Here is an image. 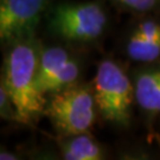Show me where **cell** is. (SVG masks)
<instances>
[{"instance_id": "cell-1", "label": "cell", "mask_w": 160, "mask_h": 160, "mask_svg": "<svg viewBox=\"0 0 160 160\" xmlns=\"http://www.w3.org/2000/svg\"><path fill=\"white\" fill-rule=\"evenodd\" d=\"M40 48L34 37L10 44L4 58L1 82L11 97L17 121L32 123L44 114L46 100L37 83Z\"/></svg>"}, {"instance_id": "cell-2", "label": "cell", "mask_w": 160, "mask_h": 160, "mask_svg": "<svg viewBox=\"0 0 160 160\" xmlns=\"http://www.w3.org/2000/svg\"><path fill=\"white\" fill-rule=\"evenodd\" d=\"M92 92L96 107L104 120L116 126L129 125L132 104L135 100L134 83L119 64L112 59L98 64Z\"/></svg>"}, {"instance_id": "cell-3", "label": "cell", "mask_w": 160, "mask_h": 160, "mask_svg": "<svg viewBox=\"0 0 160 160\" xmlns=\"http://www.w3.org/2000/svg\"><path fill=\"white\" fill-rule=\"evenodd\" d=\"M96 101L92 88L74 84L46 100L44 115L64 137L87 133L96 119Z\"/></svg>"}, {"instance_id": "cell-4", "label": "cell", "mask_w": 160, "mask_h": 160, "mask_svg": "<svg viewBox=\"0 0 160 160\" xmlns=\"http://www.w3.org/2000/svg\"><path fill=\"white\" fill-rule=\"evenodd\" d=\"M49 28L59 38L75 43H90L100 38L107 26V14L96 1L63 2L49 13Z\"/></svg>"}, {"instance_id": "cell-5", "label": "cell", "mask_w": 160, "mask_h": 160, "mask_svg": "<svg viewBox=\"0 0 160 160\" xmlns=\"http://www.w3.org/2000/svg\"><path fill=\"white\" fill-rule=\"evenodd\" d=\"M50 0H0V38L5 43L34 37Z\"/></svg>"}, {"instance_id": "cell-6", "label": "cell", "mask_w": 160, "mask_h": 160, "mask_svg": "<svg viewBox=\"0 0 160 160\" xmlns=\"http://www.w3.org/2000/svg\"><path fill=\"white\" fill-rule=\"evenodd\" d=\"M135 101L140 108L151 113H160V65L138 72L134 80Z\"/></svg>"}, {"instance_id": "cell-7", "label": "cell", "mask_w": 160, "mask_h": 160, "mask_svg": "<svg viewBox=\"0 0 160 160\" xmlns=\"http://www.w3.org/2000/svg\"><path fill=\"white\" fill-rule=\"evenodd\" d=\"M59 146L63 159L67 160H101L104 158L102 146L89 132L65 137Z\"/></svg>"}, {"instance_id": "cell-8", "label": "cell", "mask_w": 160, "mask_h": 160, "mask_svg": "<svg viewBox=\"0 0 160 160\" xmlns=\"http://www.w3.org/2000/svg\"><path fill=\"white\" fill-rule=\"evenodd\" d=\"M70 58L71 57L69 56L68 51L61 46H50L40 51L38 75H37V83L39 92L42 86L56 74Z\"/></svg>"}, {"instance_id": "cell-9", "label": "cell", "mask_w": 160, "mask_h": 160, "mask_svg": "<svg viewBox=\"0 0 160 160\" xmlns=\"http://www.w3.org/2000/svg\"><path fill=\"white\" fill-rule=\"evenodd\" d=\"M80 72L81 69L78 62L74 58H70L56 74L53 75L52 77H50L42 86L40 92L44 96H48V95L56 94V92L67 89L69 87L74 86L77 82Z\"/></svg>"}, {"instance_id": "cell-10", "label": "cell", "mask_w": 160, "mask_h": 160, "mask_svg": "<svg viewBox=\"0 0 160 160\" xmlns=\"http://www.w3.org/2000/svg\"><path fill=\"white\" fill-rule=\"evenodd\" d=\"M127 55L135 62H154L160 57V38L148 39L133 32L127 44Z\"/></svg>"}, {"instance_id": "cell-11", "label": "cell", "mask_w": 160, "mask_h": 160, "mask_svg": "<svg viewBox=\"0 0 160 160\" xmlns=\"http://www.w3.org/2000/svg\"><path fill=\"white\" fill-rule=\"evenodd\" d=\"M118 5L134 12H148L160 6V0H114Z\"/></svg>"}, {"instance_id": "cell-12", "label": "cell", "mask_w": 160, "mask_h": 160, "mask_svg": "<svg viewBox=\"0 0 160 160\" xmlns=\"http://www.w3.org/2000/svg\"><path fill=\"white\" fill-rule=\"evenodd\" d=\"M0 115L5 120L17 121V114H16L13 102L2 82L0 86Z\"/></svg>"}, {"instance_id": "cell-13", "label": "cell", "mask_w": 160, "mask_h": 160, "mask_svg": "<svg viewBox=\"0 0 160 160\" xmlns=\"http://www.w3.org/2000/svg\"><path fill=\"white\" fill-rule=\"evenodd\" d=\"M134 32H137L138 34L142 36L145 38H148V39H159L160 23L152 20V19H147L140 24Z\"/></svg>"}, {"instance_id": "cell-14", "label": "cell", "mask_w": 160, "mask_h": 160, "mask_svg": "<svg viewBox=\"0 0 160 160\" xmlns=\"http://www.w3.org/2000/svg\"><path fill=\"white\" fill-rule=\"evenodd\" d=\"M0 159L1 160H16L18 159V157L12 152L8 151H1L0 152Z\"/></svg>"}]
</instances>
